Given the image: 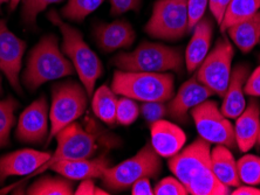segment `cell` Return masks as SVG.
Instances as JSON below:
<instances>
[{"mask_svg":"<svg viewBox=\"0 0 260 195\" xmlns=\"http://www.w3.org/2000/svg\"><path fill=\"white\" fill-rule=\"evenodd\" d=\"M169 168L191 195H228L230 187L221 183L211 168V144L202 137L171 157Z\"/></svg>","mask_w":260,"mask_h":195,"instance_id":"obj_1","label":"cell"},{"mask_svg":"<svg viewBox=\"0 0 260 195\" xmlns=\"http://www.w3.org/2000/svg\"><path fill=\"white\" fill-rule=\"evenodd\" d=\"M74 67L61 52L55 35H46L29 53L26 69L22 72V83L29 91L44 83L73 75Z\"/></svg>","mask_w":260,"mask_h":195,"instance_id":"obj_2","label":"cell"},{"mask_svg":"<svg viewBox=\"0 0 260 195\" xmlns=\"http://www.w3.org/2000/svg\"><path fill=\"white\" fill-rule=\"evenodd\" d=\"M48 19L60 29L63 39L61 46L62 53L70 59L75 72H78L88 96H93L95 83L103 74V66L100 59L83 40L82 34L75 27L64 22L55 11L48 13Z\"/></svg>","mask_w":260,"mask_h":195,"instance_id":"obj_3","label":"cell"},{"mask_svg":"<svg viewBox=\"0 0 260 195\" xmlns=\"http://www.w3.org/2000/svg\"><path fill=\"white\" fill-rule=\"evenodd\" d=\"M112 89L116 95L141 102H168L174 97V76L168 72H114Z\"/></svg>","mask_w":260,"mask_h":195,"instance_id":"obj_4","label":"cell"},{"mask_svg":"<svg viewBox=\"0 0 260 195\" xmlns=\"http://www.w3.org/2000/svg\"><path fill=\"white\" fill-rule=\"evenodd\" d=\"M183 55L179 49L157 42L144 41L132 52H123L113 59L120 70L167 72L182 69Z\"/></svg>","mask_w":260,"mask_h":195,"instance_id":"obj_5","label":"cell"},{"mask_svg":"<svg viewBox=\"0 0 260 195\" xmlns=\"http://www.w3.org/2000/svg\"><path fill=\"white\" fill-rule=\"evenodd\" d=\"M162 157L151 143L145 144L130 159L124 160L114 167H107L101 178L105 186L110 190H124L130 188L141 178H156L162 172Z\"/></svg>","mask_w":260,"mask_h":195,"instance_id":"obj_6","label":"cell"},{"mask_svg":"<svg viewBox=\"0 0 260 195\" xmlns=\"http://www.w3.org/2000/svg\"><path fill=\"white\" fill-rule=\"evenodd\" d=\"M88 94L85 87L74 81L55 84L52 90V105L49 108V140L67 125L72 124L86 111Z\"/></svg>","mask_w":260,"mask_h":195,"instance_id":"obj_7","label":"cell"},{"mask_svg":"<svg viewBox=\"0 0 260 195\" xmlns=\"http://www.w3.org/2000/svg\"><path fill=\"white\" fill-rule=\"evenodd\" d=\"M145 32L154 39L177 41L190 32L188 0H156Z\"/></svg>","mask_w":260,"mask_h":195,"instance_id":"obj_8","label":"cell"},{"mask_svg":"<svg viewBox=\"0 0 260 195\" xmlns=\"http://www.w3.org/2000/svg\"><path fill=\"white\" fill-rule=\"evenodd\" d=\"M56 143L58 147L54 154L47 160L45 165L38 170L36 174H40L55 163L61 160H78L91 158L96 153L99 148V137L95 133H91L82 128L79 123L73 122L61 131L56 133ZM32 175V177H33Z\"/></svg>","mask_w":260,"mask_h":195,"instance_id":"obj_9","label":"cell"},{"mask_svg":"<svg viewBox=\"0 0 260 195\" xmlns=\"http://www.w3.org/2000/svg\"><path fill=\"white\" fill-rule=\"evenodd\" d=\"M235 51L226 37L217 41L215 48L206 55L194 75L198 81L212 91L213 95L223 97L228 89L232 72V60Z\"/></svg>","mask_w":260,"mask_h":195,"instance_id":"obj_10","label":"cell"},{"mask_svg":"<svg viewBox=\"0 0 260 195\" xmlns=\"http://www.w3.org/2000/svg\"><path fill=\"white\" fill-rule=\"evenodd\" d=\"M198 135L210 144L223 145L231 150L237 146L235 129L230 120L221 113L216 102L206 99L191 109Z\"/></svg>","mask_w":260,"mask_h":195,"instance_id":"obj_11","label":"cell"},{"mask_svg":"<svg viewBox=\"0 0 260 195\" xmlns=\"http://www.w3.org/2000/svg\"><path fill=\"white\" fill-rule=\"evenodd\" d=\"M25 49L26 42L9 29L5 20H0V70L19 94H22L19 72L21 70Z\"/></svg>","mask_w":260,"mask_h":195,"instance_id":"obj_12","label":"cell"},{"mask_svg":"<svg viewBox=\"0 0 260 195\" xmlns=\"http://www.w3.org/2000/svg\"><path fill=\"white\" fill-rule=\"evenodd\" d=\"M49 108L45 97L38 98L24 110L18 122L15 137L22 143L36 144L44 141L48 135Z\"/></svg>","mask_w":260,"mask_h":195,"instance_id":"obj_13","label":"cell"},{"mask_svg":"<svg viewBox=\"0 0 260 195\" xmlns=\"http://www.w3.org/2000/svg\"><path fill=\"white\" fill-rule=\"evenodd\" d=\"M51 153L32 148H24L4 155L0 158V183L10 177L32 175L47 163Z\"/></svg>","mask_w":260,"mask_h":195,"instance_id":"obj_14","label":"cell"},{"mask_svg":"<svg viewBox=\"0 0 260 195\" xmlns=\"http://www.w3.org/2000/svg\"><path fill=\"white\" fill-rule=\"evenodd\" d=\"M213 96L212 91L198 81L196 76L182 84L177 94L170 99L168 114L177 121H184L186 114L194 106L200 105L206 99Z\"/></svg>","mask_w":260,"mask_h":195,"instance_id":"obj_15","label":"cell"},{"mask_svg":"<svg viewBox=\"0 0 260 195\" xmlns=\"http://www.w3.org/2000/svg\"><path fill=\"white\" fill-rule=\"evenodd\" d=\"M151 145L162 158H171L184 147L186 136L177 125L166 120L150 124Z\"/></svg>","mask_w":260,"mask_h":195,"instance_id":"obj_16","label":"cell"},{"mask_svg":"<svg viewBox=\"0 0 260 195\" xmlns=\"http://www.w3.org/2000/svg\"><path fill=\"white\" fill-rule=\"evenodd\" d=\"M250 75V69L246 64H238L232 69L230 82L223 96L220 111L229 120H236L246 108L245 83Z\"/></svg>","mask_w":260,"mask_h":195,"instance_id":"obj_17","label":"cell"},{"mask_svg":"<svg viewBox=\"0 0 260 195\" xmlns=\"http://www.w3.org/2000/svg\"><path fill=\"white\" fill-rule=\"evenodd\" d=\"M94 35L101 51L113 53L117 49L130 47L135 41L136 33L129 22L116 20L99 25L95 28Z\"/></svg>","mask_w":260,"mask_h":195,"instance_id":"obj_18","label":"cell"},{"mask_svg":"<svg viewBox=\"0 0 260 195\" xmlns=\"http://www.w3.org/2000/svg\"><path fill=\"white\" fill-rule=\"evenodd\" d=\"M235 136L237 146L242 152L250 151L257 143L260 130V104L251 99L244 111L236 118Z\"/></svg>","mask_w":260,"mask_h":195,"instance_id":"obj_19","label":"cell"},{"mask_svg":"<svg viewBox=\"0 0 260 195\" xmlns=\"http://www.w3.org/2000/svg\"><path fill=\"white\" fill-rule=\"evenodd\" d=\"M192 37L186 47L184 62L189 71L197 70L210 52L213 25L208 17H203L193 27Z\"/></svg>","mask_w":260,"mask_h":195,"instance_id":"obj_20","label":"cell"},{"mask_svg":"<svg viewBox=\"0 0 260 195\" xmlns=\"http://www.w3.org/2000/svg\"><path fill=\"white\" fill-rule=\"evenodd\" d=\"M109 162L105 157L96 159L61 160L51 166V170L70 180H85V179L101 178Z\"/></svg>","mask_w":260,"mask_h":195,"instance_id":"obj_21","label":"cell"},{"mask_svg":"<svg viewBox=\"0 0 260 195\" xmlns=\"http://www.w3.org/2000/svg\"><path fill=\"white\" fill-rule=\"evenodd\" d=\"M211 168L216 178L225 186L238 187L242 183L237 171V162L229 147L217 145L212 148Z\"/></svg>","mask_w":260,"mask_h":195,"instance_id":"obj_22","label":"cell"},{"mask_svg":"<svg viewBox=\"0 0 260 195\" xmlns=\"http://www.w3.org/2000/svg\"><path fill=\"white\" fill-rule=\"evenodd\" d=\"M226 32L243 53H250L260 42V11L245 20L237 22Z\"/></svg>","mask_w":260,"mask_h":195,"instance_id":"obj_23","label":"cell"},{"mask_svg":"<svg viewBox=\"0 0 260 195\" xmlns=\"http://www.w3.org/2000/svg\"><path fill=\"white\" fill-rule=\"evenodd\" d=\"M117 97L112 88L101 86L95 91L91 99V108L95 116L108 125L116 123Z\"/></svg>","mask_w":260,"mask_h":195,"instance_id":"obj_24","label":"cell"},{"mask_svg":"<svg viewBox=\"0 0 260 195\" xmlns=\"http://www.w3.org/2000/svg\"><path fill=\"white\" fill-rule=\"evenodd\" d=\"M260 11V0H231L221 21L220 30L226 32L237 22L245 20Z\"/></svg>","mask_w":260,"mask_h":195,"instance_id":"obj_25","label":"cell"},{"mask_svg":"<svg viewBox=\"0 0 260 195\" xmlns=\"http://www.w3.org/2000/svg\"><path fill=\"white\" fill-rule=\"evenodd\" d=\"M28 195H72L74 194L72 180L67 178L43 177L27 189Z\"/></svg>","mask_w":260,"mask_h":195,"instance_id":"obj_26","label":"cell"},{"mask_svg":"<svg viewBox=\"0 0 260 195\" xmlns=\"http://www.w3.org/2000/svg\"><path fill=\"white\" fill-rule=\"evenodd\" d=\"M105 0H68L61 13L66 19L82 22L88 15L95 12Z\"/></svg>","mask_w":260,"mask_h":195,"instance_id":"obj_27","label":"cell"},{"mask_svg":"<svg viewBox=\"0 0 260 195\" xmlns=\"http://www.w3.org/2000/svg\"><path fill=\"white\" fill-rule=\"evenodd\" d=\"M237 171L242 183L250 186L260 185V157L254 154L243 155L237 162Z\"/></svg>","mask_w":260,"mask_h":195,"instance_id":"obj_28","label":"cell"},{"mask_svg":"<svg viewBox=\"0 0 260 195\" xmlns=\"http://www.w3.org/2000/svg\"><path fill=\"white\" fill-rule=\"evenodd\" d=\"M19 103L13 97L0 101V147L6 146L10 141V133L15 123L14 111Z\"/></svg>","mask_w":260,"mask_h":195,"instance_id":"obj_29","label":"cell"},{"mask_svg":"<svg viewBox=\"0 0 260 195\" xmlns=\"http://www.w3.org/2000/svg\"><path fill=\"white\" fill-rule=\"evenodd\" d=\"M62 0H22V20L28 27L36 25L37 18L49 5L58 4Z\"/></svg>","mask_w":260,"mask_h":195,"instance_id":"obj_30","label":"cell"},{"mask_svg":"<svg viewBox=\"0 0 260 195\" xmlns=\"http://www.w3.org/2000/svg\"><path fill=\"white\" fill-rule=\"evenodd\" d=\"M139 114L140 108L134 99L125 96H122L117 99L116 123L122 125H130L137 120Z\"/></svg>","mask_w":260,"mask_h":195,"instance_id":"obj_31","label":"cell"},{"mask_svg":"<svg viewBox=\"0 0 260 195\" xmlns=\"http://www.w3.org/2000/svg\"><path fill=\"white\" fill-rule=\"evenodd\" d=\"M156 195H188V189L177 178L168 177L160 180L154 188Z\"/></svg>","mask_w":260,"mask_h":195,"instance_id":"obj_32","label":"cell"},{"mask_svg":"<svg viewBox=\"0 0 260 195\" xmlns=\"http://www.w3.org/2000/svg\"><path fill=\"white\" fill-rule=\"evenodd\" d=\"M141 113L144 120L151 124L156 121L163 120L168 113V108L163 102H144V104L141 106Z\"/></svg>","mask_w":260,"mask_h":195,"instance_id":"obj_33","label":"cell"},{"mask_svg":"<svg viewBox=\"0 0 260 195\" xmlns=\"http://www.w3.org/2000/svg\"><path fill=\"white\" fill-rule=\"evenodd\" d=\"M208 7H209V0H188L190 30H192L197 22L204 17Z\"/></svg>","mask_w":260,"mask_h":195,"instance_id":"obj_34","label":"cell"},{"mask_svg":"<svg viewBox=\"0 0 260 195\" xmlns=\"http://www.w3.org/2000/svg\"><path fill=\"white\" fill-rule=\"evenodd\" d=\"M110 2V14L114 17L122 15L129 11H140L142 0H109Z\"/></svg>","mask_w":260,"mask_h":195,"instance_id":"obj_35","label":"cell"},{"mask_svg":"<svg viewBox=\"0 0 260 195\" xmlns=\"http://www.w3.org/2000/svg\"><path fill=\"white\" fill-rule=\"evenodd\" d=\"M245 95L251 97H260V66L252 71L251 75H248L245 83Z\"/></svg>","mask_w":260,"mask_h":195,"instance_id":"obj_36","label":"cell"},{"mask_svg":"<svg viewBox=\"0 0 260 195\" xmlns=\"http://www.w3.org/2000/svg\"><path fill=\"white\" fill-rule=\"evenodd\" d=\"M231 0H209V9L211 11L217 24L220 25Z\"/></svg>","mask_w":260,"mask_h":195,"instance_id":"obj_37","label":"cell"},{"mask_svg":"<svg viewBox=\"0 0 260 195\" xmlns=\"http://www.w3.org/2000/svg\"><path fill=\"white\" fill-rule=\"evenodd\" d=\"M130 193L133 195H154L150 178H141L130 187Z\"/></svg>","mask_w":260,"mask_h":195,"instance_id":"obj_38","label":"cell"},{"mask_svg":"<svg viewBox=\"0 0 260 195\" xmlns=\"http://www.w3.org/2000/svg\"><path fill=\"white\" fill-rule=\"evenodd\" d=\"M96 186L93 179H85L78 186V188L74 190L75 195H95Z\"/></svg>","mask_w":260,"mask_h":195,"instance_id":"obj_39","label":"cell"},{"mask_svg":"<svg viewBox=\"0 0 260 195\" xmlns=\"http://www.w3.org/2000/svg\"><path fill=\"white\" fill-rule=\"evenodd\" d=\"M231 194L232 195H260V189L250 185H245V186L239 185L238 187H236V189H233V192Z\"/></svg>","mask_w":260,"mask_h":195,"instance_id":"obj_40","label":"cell"},{"mask_svg":"<svg viewBox=\"0 0 260 195\" xmlns=\"http://www.w3.org/2000/svg\"><path fill=\"white\" fill-rule=\"evenodd\" d=\"M22 2V0H10V6H11V10H15L17 9V6L19 5V3Z\"/></svg>","mask_w":260,"mask_h":195,"instance_id":"obj_41","label":"cell"},{"mask_svg":"<svg viewBox=\"0 0 260 195\" xmlns=\"http://www.w3.org/2000/svg\"><path fill=\"white\" fill-rule=\"evenodd\" d=\"M110 193L107 192V190H103L101 188H98L96 187V190H95V195H109Z\"/></svg>","mask_w":260,"mask_h":195,"instance_id":"obj_42","label":"cell"},{"mask_svg":"<svg viewBox=\"0 0 260 195\" xmlns=\"http://www.w3.org/2000/svg\"><path fill=\"white\" fill-rule=\"evenodd\" d=\"M6 3L10 4V0H0V6H2L3 4H6Z\"/></svg>","mask_w":260,"mask_h":195,"instance_id":"obj_43","label":"cell"},{"mask_svg":"<svg viewBox=\"0 0 260 195\" xmlns=\"http://www.w3.org/2000/svg\"><path fill=\"white\" fill-rule=\"evenodd\" d=\"M257 143L260 145V130H259V135H258V138H257Z\"/></svg>","mask_w":260,"mask_h":195,"instance_id":"obj_44","label":"cell"},{"mask_svg":"<svg viewBox=\"0 0 260 195\" xmlns=\"http://www.w3.org/2000/svg\"><path fill=\"white\" fill-rule=\"evenodd\" d=\"M2 77H0V94H2Z\"/></svg>","mask_w":260,"mask_h":195,"instance_id":"obj_45","label":"cell"}]
</instances>
